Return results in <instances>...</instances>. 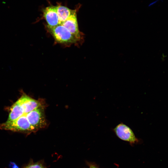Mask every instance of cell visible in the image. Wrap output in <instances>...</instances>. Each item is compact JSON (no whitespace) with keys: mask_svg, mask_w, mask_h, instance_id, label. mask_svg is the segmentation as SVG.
<instances>
[{"mask_svg":"<svg viewBox=\"0 0 168 168\" xmlns=\"http://www.w3.org/2000/svg\"><path fill=\"white\" fill-rule=\"evenodd\" d=\"M89 168H98L96 166L94 165H90Z\"/></svg>","mask_w":168,"mask_h":168,"instance_id":"7c38bea8","label":"cell"},{"mask_svg":"<svg viewBox=\"0 0 168 168\" xmlns=\"http://www.w3.org/2000/svg\"><path fill=\"white\" fill-rule=\"evenodd\" d=\"M18 100L23 109L24 114L27 113L36 108L45 105L42 100H35L26 94H23Z\"/></svg>","mask_w":168,"mask_h":168,"instance_id":"5b68a950","label":"cell"},{"mask_svg":"<svg viewBox=\"0 0 168 168\" xmlns=\"http://www.w3.org/2000/svg\"><path fill=\"white\" fill-rule=\"evenodd\" d=\"M45 105L36 108L26 114L29 122L35 132L47 125L44 109Z\"/></svg>","mask_w":168,"mask_h":168,"instance_id":"3957f363","label":"cell"},{"mask_svg":"<svg viewBox=\"0 0 168 168\" xmlns=\"http://www.w3.org/2000/svg\"><path fill=\"white\" fill-rule=\"evenodd\" d=\"M47 27L55 41L58 43L69 44L76 43L80 41L62 24L53 27Z\"/></svg>","mask_w":168,"mask_h":168,"instance_id":"7a4b0ae2","label":"cell"},{"mask_svg":"<svg viewBox=\"0 0 168 168\" xmlns=\"http://www.w3.org/2000/svg\"><path fill=\"white\" fill-rule=\"evenodd\" d=\"M10 168H19L18 166L15 163L11 162L9 164Z\"/></svg>","mask_w":168,"mask_h":168,"instance_id":"8fae6325","label":"cell"},{"mask_svg":"<svg viewBox=\"0 0 168 168\" xmlns=\"http://www.w3.org/2000/svg\"><path fill=\"white\" fill-rule=\"evenodd\" d=\"M25 168H46V167L44 163L42 161H40L35 163L32 161Z\"/></svg>","mask_w":168,"mask_h":168,"instance_id":"30bf717a","label":"cell"},{"mask_svg":"<svg viewBox=\"0 0 168 168\" xmlns=\"http://www.w3.org/2000/svg\"><path fill=\"white\" fill-rule=\"evenodd\" d=\"M77 12L72 15L61 24L80 40L82 39V34L79 30L77 17Z\"/></svg>","mask_w":168,"mask_h":168,"instance_id":"52a82bcc","label":"cell"},{"mask_svg":"<svg viewBox=\"0 0 168 168\" xmlns=\"http://www.w3.org/2000/svg\"><path fill=\"white\" fill-rule=\"evenodd\" d=\"M43 12V16L48 24L47 27H53L59 25L56 6L51 5L46 7Z\"/></svg>","mask_w":168,"mask_h":168,"instance_id":"8992f818","label":"cell"},{"mask_svg":"<svg viewBox=\"0 0 168 168\" xmlns=\"http://www.w3.org/2000/svg\"><path fill=\"white\" fill-rule=\"evenodd\" d=\"M23 114V109L17 100L10 107V112L6 122L12 121L19 118Z\"/></svg>","mask_w":168,"mask_h":168,"instance_id":"9c48e42d","label":"cell"},{"mask_svg":"<svg viewBox=\"0 0 168 168\" xmlns=\"http://www.w3.org/2000/svg\"><path fill=\"white\" fill-rule=\"evenodd\" d=\"M57 7V13L58 17L59 24H61L72 15L77 11V9L72 10L68 7L58 4Z\"/></svg>","mask_w":168,"mask_h":168,"instance_id":"ba28073f","label":"cell"},{"mask_svg":"<svg viewBox=\"0 0 168 168\" xmlns=\"http://www.w3.org/2000/svg\"><path fill=\"white\" fill-rule=\"evenodd\" d=\"M113 130L118 138L132 144L137 143L139 141L132 130L123 123L117 124Z\"/></svg>","mask_w":168,"mask_h":168,"instance_id":"277c9868","label":"cell"},{"mask_svg":"<svg viewBox=\"0 0 168 168\" xmlns=\"http://www.w3.org/2000/svg\"><path fill=\"white\" fill-rule=\"evenodd\" d=\"M26 114H23L19 118L12 121H6L0 124V128L26 134L35 132V129L26 117Z\"/></svg>","mask_w":168,"mask_h":168,"instance_id":"6da1fadb","label":"cell"}]
</instances>
